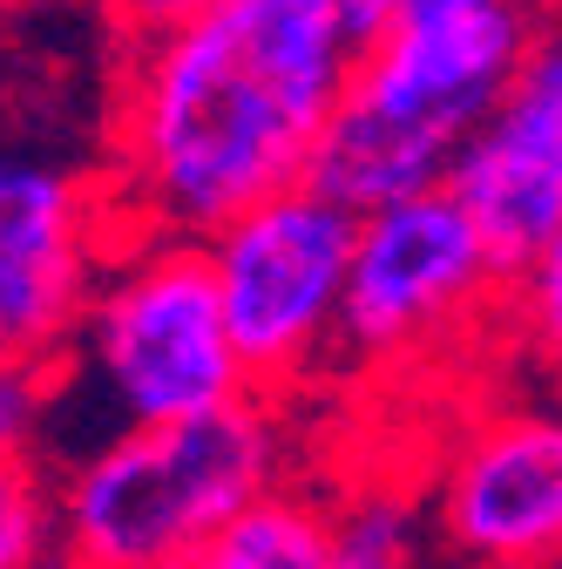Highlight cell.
Wrapping results in <instances>:
<instances>
[{
    "mask_svg": "<svg viewBox=\"0 0 562 569\" xmlns=\"http://www.w3.org/2000/svg\"><path fill=\"white\" fill-rule=\"evenodd\" d=\"M367 34L345 0H224L129 48L109 82V197L122 231L218 238L312 183Z\"/></svg>",
    "mask_w": 562,
    "mask_h": 569,
    "instance_id": "cell-1",
    "label": "cell"
},
{
    "mask_svg": "<svg viewBox=\"0 0 562 569\" xmlns=\"http://www.w3.org/2000/svg\"><path fill=\"white\" fill-rule=\"evenodd\" d=\"M529 41L535 14L522 0L393 21L367 41L353 96L319 142L312 183L339 197L353 218L400 197L448 190L481 122L502 109Z\"/></svg>",
    "mask_w": 562,
    "mask_h": 569,
    "instance_id": "cell-2",
    "label": "cell"
},
{
    "mask_svg": "<svg viewBox=\"0 0 562 569\" xmlns=\"http://www.w3.org/2000/svg\"><path fill=\"white\" fill-rule=\"evenodd\" d=\"M285 413L251 393L183 427H129L54 481L61 569H190L258 495L285 488Z\"/></svg>",
    "mask_w": 562,
    "mask_h": 569,
    "instance_id": "cell-3",
    "label": "cell"
},
{
    "mask_svg": "<svg viewBox=\"0 0 562 569\" xmlns=\"http://www.w3.org/2000/svg\"><path fill=\"white\" fill-rule=\"evenodd\" d=\"M54 373L61 393H96L109 441L129 427H183L251 400L203 238L122 231Z\"/></svg>",
    "mask_w": 562,
    "mask_h": 569,
    "instance_id": "cell-4",
    "label": "cell"
},
{
    "mask_svg": "<svg viewBox=\"0 0 562 569\" xmlns=\"http://www.w3.org/2000/svg\"><path fill=\"white\" fill-rule=\"evenodd\" d=\"M116 238L109 157H68L0 109V360L61 367Z\"/></svg>",
    "mask_w": 562,
    "mask_h": 569,
    "instance_id": "cell-5",
    "label": "cell"
},
{
    "mask_svg": "<svg viewBox=\"0 0 562 569\" xmlns=\"http://www.w3.org/2000/svg\"><path fill=\"white\" fill-rule=\"evenodd\" d=\"M353 244H360V218L319 183H299L244 210L218 238H203L251 393L278 400L339 352Z\"/></svg>",
    "mask_w": 562,
    "mask_h": 569,
    "instance_id": "cell-6",
    "label": "cell"
},
{
    "mask_svg": "<svg viewBox=\"0 0 562 569\" xmlns=\"http://www.w3.org/2000/svg\"><path fill=\"white\" fill-rule=\"evenodd\" d=\"M502 264L481 244L454 190L400 197L360 218L339 352L360 367H407L441 352L502 292Z\"/></svg>",
    "mask_w": 562,
    "mask_h": 569,
    "instance_id": "cell-7",
    "label": "cell"
},
{
    "mask_svg": "<svg viewBox=\"0 0 562 569\" xmlns=\"http://www.w3.org/2000/svg\"><path fill=\"white\" fill-rule=\"evenodd\" d=\"M434 542L461 569H535L562 556V393L502 400L448 441L428 488Z\"/></svg>",
    "mask_w": 562,
    "mask_h": 569,
    "instance_id": "cell-8",
    "label": "cell"
},
{
    "mask_svg": "<svg viewBox=\"0 0 562 569\" xmlns=\"http://www.w3.org/2000/svg\"><path fill=\"white\" fill-rule=\"evenodd\" d=\"M448 190L515 284L562 231V21H535L502 109L481 122Z\"/></svg>",
    "mask_w": 562,
    "mask_h": 569,
    "instance_id": "cell-9",
    "label": "cell"
},
{
    "mask_svg": "<svg viewBox=\"0 0 562 569\" xmlns=\"http://www.w3.org/2000/svg\"><path fill=\"white\" fill-rule=\"evenodd\" d=\"M190 569H332V502L305 488H271Z\"/></svg>",
    "mask_w": 562,
    "mask_h": 569,
    "instance_id": "cell-10",
    "label": "cell"
},
{
    "mask_svg": "<svg viewBox=\"0 0 562 569\" xmlns=\"http://www.w3.org/2000/svg\"><path fill=\"white\" fill-rule=\"evenodd\" d=\"M434 536V516L407 488H360L332 509V569H428L420 542Z\"/></svg>",
    "mask_w": 562,
    "mask_h": 569,
    "instance_id": "cell-11",
    "label": "cell"
},
{
    "mask_svg": "<svg viewBox=\"0 0 562 569\" xmlns=\"http://www.w3.org/2000/svg\"><path fill=\"white\" fill-rule=\"evenodd\" d=\"M61 549V502L48 468H0V569H41Z\"/></svg>",
    "mask_w": 562,
    "mask_h": 569,
    "instance_id": "cell-12",
    "label": "cell"
},
{
    "mask_svg": "<svg viewBox=\"0 0 562 569\" xmlns=\"http://www.w3.org/2000/svg\"><path fill=\"white\" fill-rule=\"evenodd\" d=\"M54 367L0 360V468H34L54 420Z\"/></svg>",
    "mask_w": 562,
    "mask_h": 569,
    "instance_id": "cell-13",
    "label": "cell"
},
{
    "mask_svg": "<svg viewBox=\"0 0 562 569\" xmlns=\"http://www.w3.org/2000/svg\"><path fill=\"white\" fill-rule=\"evenodd\" d=\"M515 292V332H522V346L535 352V367L549 373V387L562 393V231H555V244L509 284Z\"/></svg>",
    "mask_w": 562,
    "mask_h": 569,
    "instance_id": "cell-14",
    "label": "cell"
},
{
    "mask_svg": "<svg viewBox=\"0 0 562 569\" xmlns=\"http://www.w3.org/2000/svg\"><path fill=\"white\" fill-rule=\"evenodd\" d=\"M210 8H224V0H96V14H102V28L116 34L122 54L129 48H150V41L190 28V21H203Z\"/></svg>",
    "mask_w": 562,
    "mask_h": 569,
    "instance_id": "cell-15",
    "label": "cell"
},
{
    "mask_svg": "<svg viewBox=\"0 0 562 569\" xmlns=\"http://www.w3.org/2000/svg\"><path fill=\"white\" fill-rule=\"evenodd\" d=\"M428 0H345V14L360 21V34L373 41V34H387L393 21H407V14H420Z\"/></svg>",
    "mask_w": 562,
    "mask_h": 569,
    "instance_id": "cell-16",
    "label": "cell"
},
{
    "mask_svg": "<svg viewBox=\"0 0 562 569\" xmlns=\"http://www.w3.org/2000/svg\"><path fill=\"white\" fill-rule=\"evenodd\" d=\"M522 8H529L535 21H562V0H522Z\"/></svg>",
    "mask_w": 562,
    "mask_h": 569,
    "instance_id": "cell-17",
    "label": "cell"
},
{
    "mask_svg": "<svg viewBox=\"0 0 562 569\" xmlns=\"http://www.w3.org/2000/svg\"><path fill=\"white\" fill-rule=\"evenodd\" d=\"M535 569H562V556H555V562H535Z\"/></svg>",
    "mask_w": 562,
    "mask_h": 569,
    "instance_id": "cell-18",
    "label": "cell"
}]
</instances>
